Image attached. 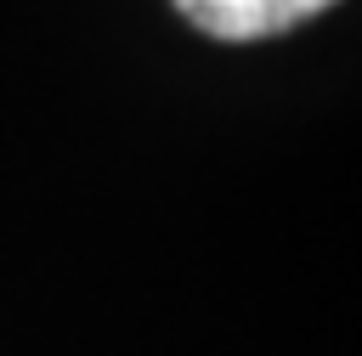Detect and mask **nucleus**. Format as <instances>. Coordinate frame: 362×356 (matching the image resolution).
Returning a JSON list of instances; mask_svg holds the SVG:
<instances>
[{"instance_id": "obj_1", "label": "nucleus", "mask_w": 362, "mask_h": 356, "mask_svg": "<svg viewBox=\"0 0 362 356\" xmlns=\"http://www.w3.org/2000/svg\"><path fill=\"white\" fill-rule=\"evenodd\" d=\"M339 0H175V11L209 40H272Z\"/></svg>"}]
</instances>
